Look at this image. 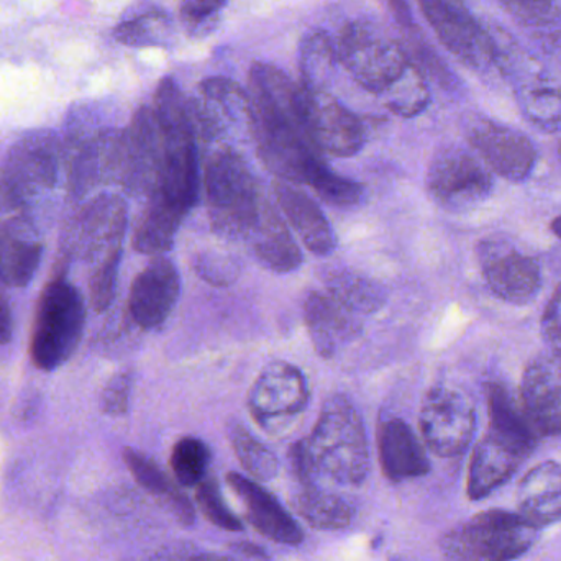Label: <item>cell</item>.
Instances as JSON below:
<instances>
[{"label":"cell","mask_w":561,"mask_h":561,"mask_svg":"<svg viewBox=\"0 0 561 561\" xmlns=\"http://www.w3.org/2000/svg\"><path fill=\"white\" fill-rule=\"evenodd\" d=\"M290 463L304 484H362L369 471V445L355 405L343 396L330 398L309 437L294 445Z\"/></svg>","instance_id":"obj_1"},{"label":"cell","mask_w":561,"mask_h":561,"mask_svg":"<svg viewBox=\"0 0 561 561\" xmlns=\"http://www.w3.org/2000/svg\"><path fill=\"white\" fill-rule=\"evenodd\" d=\"M153 112L163 141V167L158 193L187 214L199 203L203 168L190 104L173 79H163L158 85Z\"/></svg>","instance_id":"obj_2"},{"label":"cell","mask_w":561,"mask_h":561,"mask_svg":"<svg viewBox=\"0 0 561 561\" xmlns=\"http://www.w3.org/2000/svg\"><path fill=\"white\" fill-rule=\"evenodd\" d=\"M203 190L214 232L224 239H249L265 197L260 194L252 168L236 148L214 147L204 163Z\"/></svg>","instance_id":"obj_3"},{"label":"cell","mask_w":561,"mask_h":561,"mask_svg":"<svg viewBox=\"0 0 561 561\" xmlns=\"http://www.w3.org/2000/svg\"><path fill=\"white\" fill-rule=\"evenodd\" d=\"M539 539V527L507 511H488L448 533L442 540L444 561H514Z\"/></svg>","instance_id":"obj_4"},{"label":"cell","mask_w":561,"mask_h":561,"mask_svg":"<svg viewBox=\"0 0 561 561\" xmlns=\"http://www.w3.org/2000/svg\"><path fill=\"white\" fill-rule=\"evenodd\" d=\"M85 323V307L81 294L62 279L49 283L39 297L33 325V363L43 371L65 365L78 348Z\"/></svg>","instance_id":"obj_5"},{"label":"cell","mask_w":561,"mask_h":561,"mask_svg":"<svg viewBox=\"0 0 561 561\" xmlns=\"http://www.w3.org/2000/svg\"><path fill=\"white\" fill-rule=\"evenodd\" d=\"M339 59L366 91L381 98L414 62L398 42L371 22L348 23L340 33Z\"/></svg>","instance_id":"obj_6"},{"label":"cell","mask_w":561,"mask_h":561,"mask_svg":"<svg viewBox=\"0 0 561 561\" xmlns=\"http://www.w3.org/2000/svg\"><path fill=\"white\" fill-rule=\"evenodd\" d=\"M191 121L199 144L229 145L232 138L253 140L255 112L250 92L229 78L201 82L196 98L187 99Z\"/></svg>","instance_id":"obj_7"},{"label":"cell","mask_w":561,"mask_h":561,"mask_svg":"<svg viewBox=\"0 0 561 561\" xmlns=\"http://www.w3.org/2000/svg\"><path fill=\"white\" fill-rule=\"evenodd\" d=\"M442 45L468 68L496 65V42L488 35L463 0H417Z\"/></svg>","instance_id":"obj_8"},{"label":"cell","mask_w":561,"mask_h":561,"mask_svg":"<svg viewBox=\"0 0 561 561\" xmlns=\"http://www.w3.org/2000/svg\"><path fill=\"white\" fill-rule=\"evenodd\" d=\"M59 150L49 134H32L16 141L10 150L3 173L7 201L16 209L55 187L58 180Z\"/></svg>","instance_id":"obj_9"},{"label":"cell","mask_w":561,"mask_h":561,"mask_svg":"<svg viewBox=\"0 0 561 561\" xmlns=\"http://www.w3.org/2000/svg\"><path fill=\"white\" fill-rule=\"evenodd\" d=\"M302 121L307 137L322 153L352 158L365 147L366 130L358 115L327 91L300 85Z\"/></svg>","instance_id":"obj_10"},{"label":"cell","mask_w":561,"mask_h":561,"mask_svg":"<svg viewBox=\"0 0 561 561\" xmlns=\"http://www.w3.org/2000/svg\"><path fill=\"white\" fill-rule=\"evenodd\" d=\"M427 190L438 206L467 210L488 199L493 191V178L473 154L461 148H448L432 160Z\"/></svg>","instance_id":"obj_11"},{"label":"cell","mask_w":561,"mask_h":561,"mask_svg":"<svg viewBox=\"0 0 561 561\" xmlns=\"http://www.w3.org/2000/svg\"><path fill=\"white\" fill-rule=\"evenodd\" d=\"M422 438L438 457L450 458L463 454L477 428V414L467 396L455 389H432L421 409Z\"/></svg>","instance_id":"obj_12"},{"label":"cell","mask_w":561,"mask_h":561,"mask_svg":"<svg viewBox=\"0 0 561 561\" xmlns=\"http://www.w3.org/2000/svg\"><path fill=\"white\" fill-rule=\"evenodd\" d=\"M127 204L114 194H102L82 207L69 229L68 245L79 259L101 262L122 250L128 224Z\"/></svg>","instance_id":"obj_13"},{"label":"cell","mask_w":561,"mask_h":561,"mask_svg":"<svg viewBox=\"0 0 561 561\" xmlns=\"http://www.w3.org/2000/svg\"><path fill=\"white\" fill-rule=\"evenodd\" d=\"M309 385L297 366L273 362L265 366L253 382L249 408L253 419L263 427L290 421L309 404Z\"/></svg>","instance_id":"obj_14"},{"label":"cell","mask_w":561,"mask_h":561,"mask_svg":"<svg viewBox=\"0 0 561 561\" xmlns=\"http://www.w3.org/2000/svg\"><path fill=\"white\" fill-rule=\"evenodd\" d=\"M478 262L490 289L506 302L526 304L539 293V265L513 243L497 237L483 240Z\"/></svg>","instance_id":"obj_15"},{"label":"cell","mask_w":561,"mask_h":561,"mask_svg":"<svg viewBox=\"0 0 561 561\" xmlns=\"http://www.w3.org/2000/svg\"><path fill=\"white\" fill-rule=\"evenodd\" d=\"M534 447L536 442L490 425V432L477 445L471 458L468 496L474 501L490 496L516 473Z\"/></svg>","instance_id":"obj_16"},{"label":"cell","mask_w":561,"mask_h":561,"mask_svg":"<svg viewBox=\"0 0 561 561\" xmlns=\"http://www.w3.org/2000/svg\"><path fill=\"white\" fill-rule=\"evenodd\" d=\"M468 140L488 170L504 180L520 183L536 167L537 153L533 141L520 131L490 118L473 122L468 130Z\"/></svg>","instance_id":"obj_17"},{"label":"cell","mask_w":561,"mask_h":561,"mask_svg":"<svg viewBox=\"0 0 561 561\" xmlns=\"http://www.w3.org/2000/svg\"><path fill=\"white\" fill-rule=\"evenodd\" d=\"M520 408L537 437L561 434V356L542 355L527 366Z\"/></svg>","instance_id":"obj_18"},{"label":"cell","mask_w":561,"mask_h":561,"mask_svg":"<svg viewBox=\"0 0 561 561\" xmlns=\"http://www.w3.org/2000/svg\"><path fill=\"white\" fill-rule=\"evenodd\" d=\"M181 276L176 266L157 256L131 284L128 309L141 329H157L167 322L180 300Z\"/></svg>","instance_id":"obj_19"},{"label":"cell","mask_w":561,"mask_h":561,"mask_svg":"<svg viewBox=\"0 0 561 561\" xmlns=\"http://www.w3.org/2000/svg\"><path fill=\"white\" fill-rule=\"evenodd\" d=\"M496 62L516 78V99L524 117L542 131L561 130V85L536 66L520 68L503 53Z\"/></svg>","instance_id":"obj_20"},{"label":"cell","mask_w":561,"mask_h":561,"mask_svg":"<svg viewBox=\"0 0 561 561\" xmlns=\"http://www.w3.org/2000/svg\"><path fill=\"white\" fill-rule=\"evenodd\" d=\"M227 481L245 506L250 524L260 534L284 546H297L302 542L304 534L296 520L270 491L259 484V481L237 473H230Z\"/></svg>","instance_id":"obj_21"},{"label":"cell","mask_w":561,"mask_h":561,"mask_svg":"<svg viewBox=\"0 0 561 561\" xmlns=\"http://www.w3.org/2000/svg\"><path fill=\"white\" fill-rule=\"evenodd\" d=\"M273 191L280 213L307 250L320 256L332 253L336 247L335 233L320 207L287 181H275Z\"/></svg>","instance_id":"obj_22"},{"label":"cell","mask_w":561,"mask_h":561,"mask_svg":"<svg viewBox=\"0 0 561 561\" xmlns=\"http://www.w3.org/2000/svg\"><path fill=\"white\" fill-rule=\"evenodd\" d=\"M304 319L313 348L323 358H332L343 345L362 332L358 319L336 304L329 294L310 293L304 302Z\"/></svg>","instance_id":"obj_23"},{"label":"cell","mask_w":561,"mask_h":561,"mask_svg":"<svg viewBox=\"0 0 561 561\" xmlns=\"http://www.w3.org/2000/svg\"><path fill=\"white\" fill-rule=\"evenodd\" d=\"M378 454L382 471L396 483L424 477L431 470L424 445L401 419L379 424Z\"/></svg>","instance_id":"obj_24"},{"label":"cell","mask_w":561,"mask_h":561,"mask_svg":"<svg viewBox=\"0 0 561 561\" xmlns=\"http://www.w3.org/2000/svg\"><path fill=\"white\" fill-rule=\"evenodd\" d=\"M250 250L265 268L276 273H290L302 265V252L293 233L280 219L278 210L265 199L256 224L249 239Z\"/></svg>","instance_id":"obj_25"},{"label":"cell","mask_w":561,"mask_h":561,"mask_svg":"<svg viewBox=\"0 0 561 561\" xmlns=\"http://www.w3.org/2000/svg\"><path fill=\"white\" fill-rule=\"evenodd\" d=\"M42 243L26 220L0 222V283L23 287L33 279L42 262Z\"/></svg>","instance_id":"obj_26"},{"label":"cell","mask_w":561,"mask_h":561,"mask_svg":"<svg viewBox=\"0 0 561 561\" xmlns=\"http://www.w3.org/2000/svg\"><path fill=\"white\" fill-rule=\"evenodd\" d=\"M519 514L534 526L561 519V467L553 461L537 465L517 488Z\"/></svg>","instance_id":"obj_27"},{"label":"cell","mask_w":561,"mask_h":561,"mask_svg":"<svg viewBox=\"0 0 561 561\" xmlns=\"http://www.w3.org/2000/svg\"><path fill=\"white\" fill-rule=\"evenodd\" d=\"M186 214L167 196L153 193L138 219L134 232V249L144 255L161 256L173 249L178 230Z\"/></svg>","instance_id":"obj_28"},{"label":"cell","mask_w":561,"mask_h":561,"mask_svg":"<svg viewBox=\"0 0 561 561\" xmlns=\"http://www.w3.org/2000/svg\"><path fill=\"white\" fill-rule=\"evenodd\" d=\"M327 294L353 316L379 312L388 300L385 286L352 270H330L323 275Z\"/></svg>","instance_id":"obj_29"},{"label":"cell","mask_w":561,"mask_h":561,"mask_svg":"<svg viewBox=\"0 0 561 561\" xmlns=\"http://www.w3.org/2000/svg\"><path fill=\"white\" fill-rule=\"evenodd\" d=\"M304 490L294 494L290 506L297 516L302 517L310 527L320 530H340L350 526L353 510L345 500L319 490L316 484H304Z\"/></svg>","instance_id":"obj_30"},{"label":"cell","mask_w":561,"mask_h":561,"mask_svg":"<svg viewBox=\"0 0 561 561\" xmlns=\"http://www.w3.org/2000/svg\"><path fill=\"white\" fill-rule=\"evenodd\" d=\"M339 51L329 33L323 30L309 33L299 48L300 85L310 91H327Z\"/></svg>","instance_id":"obj_31"},{"label":"cell","mask_w":561,"mask_h":561,"mask_svg":"<svg viewBox=\"0 0 561 561\" xmlns=\"http://www.w3.org/2000/svg\"><path fill=\"white\" fill-rule=\"evenodd\" d=\"M124 460L140 486L150 491L154 496L164 497L170 503V506L173 507L178 519L183 520L184 524L193 523V506H191V503H187L186 496L171 483L167 473L151 458L134 450V448H127L124 451Z\"/></svg>","instance_id":"obj_32"},{"label":"cell","mask_w":561,"mask_h":561,"mask_svg":"<svg viewBox=\"0 0 561 561\" xmlns=\"http://www.w3.org/2000/svg\"><path fill=\"white\" fill-rule=\"evenodd\" d=\"M302 184L312 187L313 193L336 207H352L362 203L365 197V187L356 181L340 176L330 170L322 158H316L304 174Z\"/></svg>","instance_id":"obj_33"},{"label":"cell","mask_w":561,"mask_h":561,"mask_svg":"<svg viewBox=\"0 0 561 561\" xmlns=\"http://www.w3.org/2000/svg\"><path fill=\"white\" fill-rule=\"evenodd\" d=\"M230 444L243 470L255 481H270L278 474V458L265 444L253 437L243 425L233 424L229 432Z\"/></svg>","instance_id":"obj_34"},{"label":"cell","mask_w":561,"mask_h":561,"mask_svg":"<svg viewBox=\"0 0 561 561\" xmlns=\"http://www.w3.org/2000/svg\"><path fill=\"white\" fill-rule=\"evenodd\" d=\"M386 107L399 117L411 118L422 114L431 102L427 81L417 66L412 65L404 76L381 95Z\"/></svg>","instance_id":"obj_35"},{"label":"cell","mask_w":561,"mask_h":561,"mask_svg":"<svg viewBox=\"0 0 561 561\" xmlns=\"http://www.w3.org/2000/svg\"><path fill=\"white\" fill-rule=\"evenodd\" d=\"M209 461V448L196 437L181 438L171 454V468L178 483L183 486H196L201 481L206 480Z\"/></svg>","instance_id":"obj_36"},{"label":"cell","mask_w":561,"mask_h":561,"mask_svg":"<svg viewBox=\"0 0 561 561\" xmlns=\"http://www.w3.org/2000/svg\"><path fill=\"white\" fill-rule=\"evenodd\" d=\"M170 19L160 10H154L121 23L115 28V38L127 46L160 45L170 33Z\"/></svg>","instance_id":"obj_37"},{"label":"cell","mask_w":561,"mask_h":561,"mask_svg":"<svg viewBox=\"0 0 561 561\" xmlns=\"http://www.w3.org/2000/svg\"><path fill=\"white\" fill-rule=\"evenodd\" d=\"M193 270L201 279L217 287H227L240 276V263L229 253L203 250L193 259Z\"/></svg>","instance_id":"obj_38"},{"label":"cell","mask_w":561,"mask_h":561,"mask_svg":"<svg viewBox=\"0 0 561 561\" xmlns=\"http://www.w3.org/2000/svg\"><path fill=\"white\" fill-rule=\"evenodd\" d=\"M121 262L122 250H118L95 263L89 280V294H91V304L95 312H104L114 300Z\"/></svg>","instance_id":"obj_39"},{"label":"cell","mask_w":561,"mask_h":561,"mask_svg":"<svg viewBox=\"0 0 561 561\" xmlns=\"http://www.w3.org/2000/svg\"><path fill=\"white\" fill-rule=\"evenodd\" d=\"M227 0H183L180 19L191 36H206L216 30Z\"/></svg>","instance_id":"obj_40"},{"label":"cell","mask_w":561,"mask_h":561,"mask_svg":"<svg viewBox=\"0 0 561 561\" xmlns=\"http://www.w3.org/2000/svg\"><path fill=\"white\" fill-rule=\"evenodd\" d=\"M197 486H199L196 493L197 504H199L201 511L209 523L220 527V529L230 530V533H239L243 529L239 517L227 507L216 481L203 480Z\"/></svg>","instance_id":"obj_41"},{"label":"cell","mask_w":561,"mask_h":561,"mask_svg":"<svg viewBox=\"0 0 561 561\" xmlns=\"http://www.w3.org/2000/svg\"><path fill=\"white\" fill-rule=\"evenodd\" d=\"M131 386L134 375L130 371H122L115 375L105 386L102 394V409L108 415L127 414L130 405Z\"/></svg>","instance_id":"obj_42"},{"label":"cell","mask_w":561,"mask_h":561,"mask_svg":"<svg viewBox=\"0 0 561 561\" xmlns=\"http://www.w3.org/2000/svg\"><path fill=\"white\" fill-rule=\"evenodd\" d=\"M543 335L553 353L561 356V287L547 306L543 316Z\"/></svg>","instance_id":"obj_43"},{"label":"cell","mask_w":561,"mask_h":561,"mask_svg":"<svg viewBox=\"0 0 561 561\" xmlns=\"http://www.w3.org/2000/svg\"><path fill=\"white\" fill-rule=\"evenodd\" d=\"M504 2L529 16L547 15L556 5V0H504Z\"/></svg>","instance_id":"obj_44"},{"label":"cell","mask_w":561,"mask_h":561,"mask_svg":"<svg viewBox=\"0 0 561 561\" xmlns=\"http://www.w3.org/2000/svg\"><path fill=\"white\" fill-rule=\"evenodd\" d=\"M2 284V283H0ZM12 312L5 294L0 289V345H7L12 340Z\"/></svg>","instance_id":"obj_45"},{"label":"cell","mask_w":561,"mask_h":561,"mask_svg":"<svg viewBox=\"0 0 561 561\" xmlns=\"http://www.w3.org/2000/svg\"><path fill=\"white\" fill-rule=\"evenodd\" d=\"M389 7H391L396 20H398V22L401 23V25H412L411 10H409V5L408 2H405V0H389Z\"/></svg>","instance_id":"obj_46"},{"label":"cell","mask_w":561,"mask_h":561,"mask_svg":"<svg viewBox=\"0 0 561 561\" xmlns=\"http://www.w3.org/2000/svg\"><path fill=\"white\" fill-rule=\"evenodd\" d=\"M553 233L561 240V217L559 219L553 220L552 224Z\"/></svg>","instance_id":"obj_47"},{"label":"cell","mask_w":561,"mask_h":561,"mask_svg":"<svg viewBox=\"0 0 561 561\" xmlns=\"http://www.w3.org/2000/svg\"><path fill=\"white\" fill-rule=\"evenodd\" d=\"M560 158H561V145H560Z\"/></svg>","instance_id":"obj_48"},{"label":"cell","mask_w":561,"mask_h":561,"mask_svg":"<svg viewBox=\"0 0 561 561\" xmlns=\"http://www.w3.org/2000/svg\"><path fill=\"white\" fill-rule=\"evenodd\" d=\"M214 561H219V560H214Z\"/></svg>","instance_id":"obj_49"},{"label":"cell","mask_w":561,"mask_h":561,"mask_svg":"<svg viewBox=\"0 0 561 561\" xmlns=\"http://www.w3.org/2000/svg\"><path fill=\"white\" fill-rule=\"evenodd\" d=\"M0 197H2V196H0Z\"/></svg>","instance_id":"obj_50"}]
</instances>
